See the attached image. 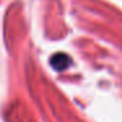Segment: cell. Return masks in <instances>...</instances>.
<instances>
[{"instance_id": "6da1fadb", "label": "cell", "mask_w": 122, "mask_h": 122, "mask_svg": "<svg viewBox=\"0 0 122 122\" xmlns=\"http://www.w3.org/2000/svg\"><path fill=\"white\" fill-rule=\"evenodd\" d=\"M70 64H71V59H70V56L66 55V54H55V55L51 58V66H53L56 71L66 70Z\"/></svg>"}]
</instances>
